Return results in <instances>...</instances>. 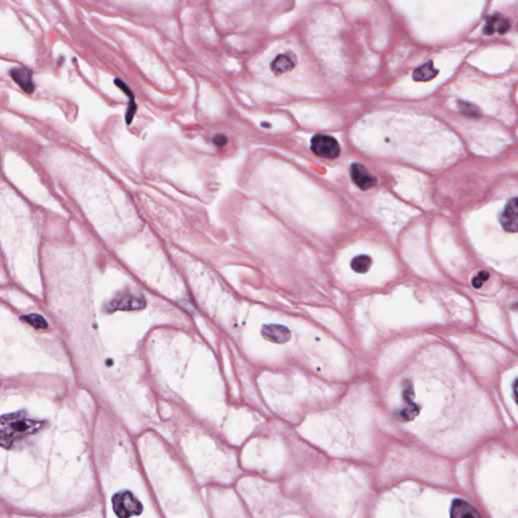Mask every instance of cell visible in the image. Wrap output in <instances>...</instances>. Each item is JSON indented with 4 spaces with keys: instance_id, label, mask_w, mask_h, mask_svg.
Returning a JSON list of instances; mask_svg holds the SVG:
<instances>
[{
    "instance_id": "9a60e30c",
    "label": "cell",
    "mask_w": 518,
    "mask_h": 518,
    "mask_svg": "<svg viewBox=\"0 0 518 518\" xmlns=\"http://www.w3.org/2000/svg\"><path fill=\"white\" fill-rule=\"evenodd\" d=\"M23 320L35 327V330H45L48 327V323L46 322L44 317L38 315V314H30V315L23 317Z\"/></svg>"
},
{
    "instance_id": "9c48e42d",
    "label": "cell",
    "mask_w": 518,
    "mask_h": 518,
    "mask_svg": "<svg viewBox=\"0 0 518 518\" xmlns=\"http://www.w3.org/2000/svg\"><path fill=\"white\" fill-rule=\"evenodd\" d=\"M262 335L266 339L274 344H285L290 339V331L281 325H267L262 330Z\"/></svg>"
},
{
    "instance_id": "3957f363",
    "label": "cell",
    "mask_w": 518,
    "mask_h": 518,
    "mask_svg": "<svg viewBox=\"0 0 518 518\" xmlns=\"http://www.w3.org/2000/svg\"><path fill=\"white\" fill-rule=\"evenodd\" d=\"M113 512L120 518H130L141 514L143 505L131 492H120L113 497Z\"/></svg>"
},
{
    "instance_id": "5b68a950",
    "label": "cell",
    "mask_w": 518,
    "mask_h": 518,
    "mask_svg": "<svg viewBox=\"0 0 518 518\" xmlns=\"http://www.w3.org/2000/svg\"><path fill=\"white\" fill-rule=\"evenodd\" d=\"M145 304V300L141 295L127 291V292L120 293V295L113 298L112 301L108 303V311L113 312L118 311V310L132 311V310L144 308Z\"/></svg>"
},
{
    "instance_id": "7a4b0ae2",
    "label": "cell",
    "mask_w": 518,
    "mask_h": 518,
    "mask_svg": "<svg viewBox=\"0 0 518 518\" xmlns=\"http://www.w3.org/2000/svg\"><path fill=\"white\" fill-rule=\"evenodd\" d=\"M41 427V423L28 420L23 416H4L1 420L2 446L6 449L11 448L14 442L21 437L34 434Z\"/></svg>"
},
{
    "instance_id": "5bb4252c",
    "label": "cell",
    "mask_w": 518,
    "mask_h": 518,
    "mask_svg": "<svg viewBox=\"0 0 518 518\" xmlns=\"http://www.w3.org/2000/svg\"><path fill=\"white\" fill-rule=\"evenodd\" d=\"M437 72L439 71L435 69L434 64L429 62L416 69L413 77L417 81H427V80L432 79L437 74Z\"/></svg>"
},
{
    "instance_id": "30bf717a",
    "label": "cell",
    "mask_w": 518,
    "mask_h": 518,
    "mask_svg": "<svg viewBox=\"0 0 518 518\" xmlns=\"http://www.w3.org/2000/svg\"><path fill=\"white\" fill-rule=\"evenodd\" d=\"M509 21L503 18L502 16L494 14V16H491L486 21V25L484 27V34L488 35L495 34V33L505 34L509 30Z\"/></svg>"
},
{
    "instance_id": "2e32d148",
    "label": "cell",
    "mask_w": 518,
    "mask_h": 518,
    "mask_svg": "<svg viewBox=\"0 0 518 518\" xmlns=\"http://www.w3.org/2000/svg\"><path fill=\"white\" fill-rule=\"evenodd\" d=\"M213 141H214L215 145L218 146V147H224V146L228 143V139H227V137L222 134L216 135V136L214 137V139H213Z\"/></svg>"
},
{
    "instance_id": "8fae6325",
    "label": "cell",
    "mask_w": 518,
    "mask_h": 518,
    "mask_svg": "<svg viewBox=\"0 0 518 518\" xmlns=\"http://www.w3.org/2000/svg\"><path fill=\"white\" fill-rule=\"evenodd\" d=\"M295 65V56L292 53H285L283 55L276 57L271 64V69L276 74H283V73L291 71Z\"/></svg>"
},
{
    "instance_id": "8992f818",
    "label": "cell",
    "mask_w": 518,
    "mask_h": 518,
    "mask_svg": "<svg viewBox=\"0 0 518 518\" xmlns=\"http://www.w3.org/2000/svg\"><path fill=\"white\" fill-rule=\"evenodd\" d=\"M352 181L363 191H368L377 184V179L364 165L354 163L350 167Z\"/></svg>"
},
{
    "instance_id": "7c38bea8",
    "label": "cell",
    "mask_w": 518,
    "mask_h": 518,
    "mask_svg": "<svg viewBox=\"0 0 518 518\" xmlns=\"http://www.w3.org/2000/svg\"><path fill=\"white\" fill-rule=\"evenodd\" d=\"M115 84H117V86H119L120 89H122V91H124L128 96H129V98H129V106H128L126 120L128 125H131L132 122H133L135 113H136L137 111V106L136 103H135V96L133 91H132L131 89H129V86H128V85L125 84L123 80L119 79V78H116Z\"/></svg>"
},
{
    "instance_id": "ba28073f",
    "label": "cell",
    "mask_w": 518,
    "mask_h": 518,
    "mask_svg": "<svg viewBox=\"0 0 518 518\" xmlns=\"http://www.w3.org/2000/svg\"><path fill=\"white\" fill-rule=\"evenodd\" d=\"M501 223L507 231H518V198L507 203L501 216Z\"/></svg>"
},
{
    "instance_id": "52a82bcc",
    "label": "cell",
    "mask_w": 518,
    "mask_h": 518,
    "mask_svg": "<svg viewBox=\"0 0 518 518\" xmlns=\"http://www.w3.org/2000/svg\"><path fill=\"white\" fill-rule=\"evenodd\" d=\"M11 78L18 86L27 94H33L35 91L34 80H33V72L26 67H16L11 70Z\"/></svg>"
},
{
    "instance_id": "4fadbf2b",
    "label": "cell",
    "mask_w": 518,
    "mask_h": 518,
    "mask_svg": "<svg viewBox=\"0 0 518 518\" xmlns=\"http://www.w3.org/2000/svg\"><path fill=\"white\" fill-rule=\"evenodd\" d=\"M373 259L368 254H359L351 260V269L357 274H366L370 271Z\"/></svg>"
},
{
    "instance_id": "277c9868",
    "label": "cell",
    "mask_w": 518,
    "mask_h": 518,
    "mask_svg": "<svg viewBox=\"0 0 518 518\" xmlns=\"http://www.w3.org/2000/svg\"><path fill=\"white\" fill-rule=\"evenodd\" d=\"M311 149L317 156L325 159H335L342 151L337 139L325 134H317L312 138Z\"/></svg>"
},
{
    "instance_id": "6da1fadb",
    "label": "cell",
    "mask_w": 518,
    "mask_h": 518,
    "mask_svg": "<svg viewBox=\"0 0 518 518\" xmlns=\"http://www.w3.org/2000/svg\"><path fill=\"white\" fill-rule=\"evenodd\" d=\"M458 486L484 518H518V430L485 442L456 463Z\"/></svg>"
}]
</instances>
